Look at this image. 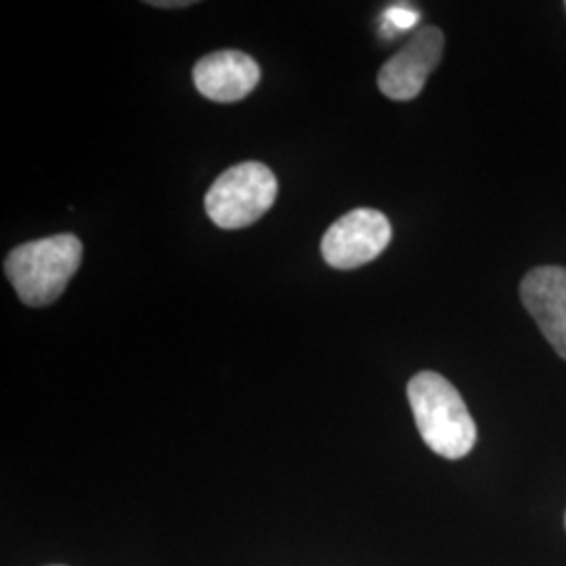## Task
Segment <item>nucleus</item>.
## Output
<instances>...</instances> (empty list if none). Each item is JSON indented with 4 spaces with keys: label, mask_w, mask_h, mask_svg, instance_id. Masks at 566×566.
<instances>
[{
    "label": "nucleus",
    "mask_w": 566,
    "mask_h": 566,
    "mask_svg": "<svg viewBox=\"0 0 566 566\" xmlns=\"http://www.w3.org/2000/svg\"><path fill=\"white\" fill-rule=\"evenodd\" d=\"M149 4H154V7H160V9H168V7H177V9H181V7H191L193 2L191 0H185V2H181V0H172V2H164V0H160V2H149Z\"/></svg>",
    "instance_id": "obj_9"
},
{
    "label": "nucleus",
    "mask_w": 566,
    "mask_h": 566,
    "mask_svg": "<svg viewBox=\"0 0 566 566\" xmlns=\"http://www.w3.org/2000/svg\"><path fill=\"white\" fill-rule=\"evenodd\" d=\"M565 525H566V516H565Z\"/></svg>",
    "instance_id": "obj_10"
},
{
    "label": "nucleus",
    "mask_w": 566,
    "mask_h": 566,
    "mask_svg": "<svg viewBox=\"0 0 566 566\" xmlns=\"http://www.w3.org/2000/svg\"><path fill=\"white\" fill-rule=\"evenodd\" d=\"M392 240V227L380 210L357 208L325 231L322 254L334 269H357L376 261Z\"/></svg>",
    "instance_id": "obj_4"
},
{
    "label": "nucleus",
    "mask_w": 566,
    "mask_h": 566,
    "mask_svg": "<svg viewBox=\"0 0 566 566\" xmlns=\"http://www.w3.org/2000/svg\"><path fill=\"white\" fill-rule=\"evenodd\" d=\"M418 20H420V13L416 9H411L407 4H395V7L386 9L380 32L385 39H395L399 32L413 28Z\"/></svg>",
    "instance_id": "obj_8"
},
{
    "label": "nucleus",
    "mask_w": 566,
    "mask_h": 566,
    "mask_svg": "<svg viewBox=\"0 0 566 566\" xmlns=\"http://www.w3.org/2000/svg\"><path fill=\"white\" fill-rule=\"evenodd\" d=\"M446 51V36L439 28H420L403 49L386 61L378 72V86L388 99L409 102L424 88Z\"/></svg>",
    "instance_id": "obj_5"
},
{
    "label": "nucleus",
    "mask_w": 566,
    "mask_h": 566,
    "mask_svg": "<svg viewBox=\"0 0 566 566\" xmlns=\"http://www.w3.org/2000/svg\"><path fill=\"white\" fill-rule=\"evenodd\" d=\"M193 82L210 102H240L261 82V67L242 51H219L196 63Z\"/></svg>",
    "instance_id": "obj_7"
},
{
    "label": "nucleus",
    "mask_w": 566,
    "mask_h": 566,
    "mask_svg": "<svg viewBox=\"0 0 566 566\" xmlns=\"http://www.w3.org/2000/svg\"><path fill=\"white\" fill-rule=\"evenodd\" d=\"M416 424L426 446L446 460H462L476 446V424L462 395L437 371H420L407 385Z\"/></svg>",
    "instance_id": "obj_1"
},
{
    "label": "nucleus",
    "mask_w": 566,
    "mask_h": 566,
    "mask_svg": "<svg viewBox=\"0 0 566 566\" xmlns=\"http://www.w3.org/2000/svg\"><path fill=\"white\" fill-rule=\"evenodd\" d=\"M81 261V240L72 233H60L13 248L4 261V273L21 303L46 306L60 298Z\"/></svg>",
    "instance_id": "obj_2"
},
{
    "label": "nucleus",
    "mask_w": 566,
    "mask_h": 566,
    "mask_svg": "<svg viewBox=\"0 0 566 566\" xmlns=\"http://www.w3.org/2000/svg\"><path fill=\"white\" fill-rule=\"evenodd\" d=\"M277 177L261 163L231 166L206 193V214L221 229L256 223L277 200Z\"/></svg>",
    "instance_id": "obj_3"
},
{
    "label": "nucleus",
    "mask_w": 566,
    "mask_h": 566,
    "mask_svg": "<svg viewBox=\"0 0 566 566\" xmlns=\"http://www.w3.org/2000/svg\"><path fill=\"white\" fill-rule=\"evenodd\" d=\"M526 313L539 325L544 338L566 361V269L556 264L535 266L521 282Z\"/></svg>",
    "instance_id": "obj_6"
}]
</instances>
